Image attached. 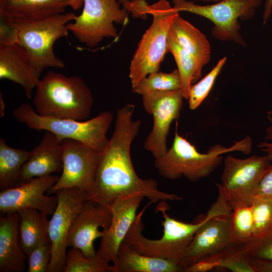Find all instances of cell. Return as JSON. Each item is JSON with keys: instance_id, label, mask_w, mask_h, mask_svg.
Instances as JSON below:
<instances>
[{"instance_id": "cell-1", "label": "cell", "mask_w": 272, "mask_h": 272, "mask_svg": "<svg viewBox=\"0 0 272 272\" xmlns=\"http://www.w3.org/2000/svg\"><path fill=\"white\" fill-rule=\"evenodd\" d=\"M135 107L127 104L117 111L111 138L101 154L95 184L89 200L110 206L116 199L140 196L152 203L180 200L182 197L160 190L155 180L139 177L133 168L130 147L141 124L133 120Z\"/></svg>"}, {"instance_id": "cell-2", "label": "cell", "mask_w": 272, "mask_h": 272, "mask_svg": "<svg viewBox=\"0 0 272 272\" xmlns=\"http://www.w3.org/2000/svg\"><path fill=\"white\" fill-rule=\"evenodd\" d=\"M167 201L159 202L156 210L161 212L163 234L158 239H150L142 234L144 225L142 217L150 201L138 214L122 243L138 253L182 263L187 250L198 229L210 217L215 214L208 211L206 216L196 223H185L169 216L166 211L169 209ZM184 269V268H183Z\"/></svg>"}, {"instance_id": "cell-3", "label": "cell", "mask_w": 272, "mask_h": 272, "mask_svg": "<svg viewBox=\"0 0 272 272\" xmlns=\"http://www.w3.org/2000/svg\"><path fill=\"white\" fill-rule=\"evenodd\" d=\"M173 142L162 156L155 159L154 165L162 177L175 180L184 177L195 182L209 176L222 163V155L234 151L250 153L251 140L247 137L229 148L220 144L212 146L206 153L198 152L195 147L177 131L176 123Z\"/></svg>"}, {"instance_id": "cell-4", "label": "cell", "mask_w": 272, "mask_h": 272, "mask_svg": "<svg viewBox=\"0 0 272 272\" xmlns=\"http://www.w3.org/2000/svg\"><path fill=\"white\" fill-rule=\"evenodd\" d=\"M36 89L33 102L40 116L84 120L90 114L92 94L79 77H67L49 71Z\"/></svg>"}, {"instance_id": "cell-5", "label": "cell", "mask_w": 272, "mask_h": 272, "mask_svg": "<svg viewBox=\"0 0 272 272\" xmlns=\"http://www.w3.org/2000/svg\"><path fill=\"white\" fill-rule=\"evenodd\" d=\"M144 15L150 14L153 21L144 33L132 57L129 77L132 88L149 74L159 71L167 51L169 29L179 14L167 0H158L152 5L146 3Z\"/></svg>"}, {"instance_id": "cell-6", "label": "cell", "mask_w": 272, "mask_h": 272, "mask_svg": "<svg viewBox=\"0 0 272 272\" xmlns=\"http://www.w3.org/2000/svg\"><path fill=\"white\" fill-rule=\"evenodd\" d=\"M13 114L17 121L31 129L50 131L61 142L65 139L80 141L100 153L109 142L106 133L113 119L112 113L107 111L85 121L44 117L29 103L22 104Z\"/></svg>"}, {"instance_id": "cell-7", "label": "cell", "mask_w": 272, "mask_h": 272, "mask_svg": "<svg viewBox=\"0 0 272 272\" xmlns=\"http://www.w3.org/2000/svg\"><path fill=\"white\" fill-rule=\"evenodd\" d=\"M76 17L69 13L39 20L13 18L17 43L25 50L40 77L46 68L64 67L63 61L54 53L53 45L60 38L67 36L66 25Z\"/></svg>"}, {"instance_id": "cell-8", "label": "cell", "mask_w": 272, "mask_h": 272, "mask_svg": "<svg viewBox=\"0 0 272 272\" xmlns=\"http://www.w3.org/2000/svg\"><path fill=\"white\" fill-rule=\"evenodd\" d=\"M173 9L203 17L212 22V35L221 41H231L246 46L238 21L251 19L261 0H220L214 4L199 5L187 0H172Z\"/></svg>"}, {"instance_id": "cell-9", "label": "cell", "mask_w": 272, "mask_h": 272, "mask_svg": "<svg viewBox=\"0 0 272 272\" xmlns=\"http://www.w3.org/2000/svg\"><path fill=\"white\" fill-rule=\"evenodd\" d=\"M118 0H83L82 13L66 27L82 43L91 48L104 38L118 37L114 23L125 25L128 11Z\"/></svg>"}, {"instance_id": "cell-10", "label": "cell", "mask_w": 272, "mask_h": 272, "mask_svg": "<svg viewBox=\"0 0 272 272\" xmlns=\"http://www.w3.org/2000/svg\"><path fill=\"white\" fill-rule=\"evenodd\" d=\"M270 162L265 155H252L245 159L231 155L225 157L221 182L217 186L231 210L251 205L257 186Z\"/></svg>"}, {"instance_id": "cell-11", "label": "cell", "mask_w": 272, "mask_h": 272, "mask_svg": "<svg viewBox=\"0 0 272 272\" xmlns=\"http://www.w3.org/2000/svg\"><path fill=\"white\" fill-rule=\"evenodd\" d=\"M53 193L57 196L58 201L49 222L51 255L48 272H64L68 235L74 220L89 196L77 187L60 189Z\"/></svg>"}, {"instance_id": "cell-12", "label": "cell", "mask_w": 272, "mask_h": 272, "mask_svg": "<svg viewBox=\"0 0 272 272\" xmlns=\"http://www.w3.org/2000/svg\"><path fill=\"white\" fill-rule=\"evenodd\" d=\"M61 145L62 173L47 192L51 194L60 189L77 187L86 192L89 198L94 188L101 153L75 140H63Z\"/></svg>"}, {"instance_id": "cell-13", "label": "cell", "mask_w": 272, "mask_h": 272, "mask_svg": "<svg viewBox=\"0 0 272 272\" xmlns=\"http://www.w3.org/2000/svg\"><path fill=\"white\" fill-rule=\"evenodd\" d=\"M143 105L153 117V126L144 142L145 149L158 158L167 151V138L170 125L178 118L184 99L182 90L152 91L142 95Z\"/></svg>"}, {"instance_id": "cell-14", "label": "cell", "mask_w": 272, "mask_h": 272, "mask_svg": "<svg viewBox=\"0 0 272 272\" xmlns=\"http://www.w3.org/2000/svg\"><path fill=\"white\" fill-rule=\"evenodd\" d=\"M59 176L47 175L33 178L0 192V211L3 214L18 212L24 209H34L52 215L56 208V195L49 196L44 193L58 181Z\"/></svg>"}, {"instance_id": "cell-15", "label": "cell", "mask_w": 272, "mask_h": 272, "mask_svg": "<svg viewBox=\"0 0 272 272\" xmlns=\"http://www.w3.org/2000/svg\"><path fill=\"white\" fill-rule=\"evenodd\" d=\"M111 219L110 207L86 200L72 224L67 239V247L80 250L87 257L96 256L94 242L104 234L103 230L100 231L99 228H108Z\"/></svg>"}, {"instance_id": "cell-16", "label": "cell", "mask_w": 272, "mask_h": 272, "mask_svg": "<svg viewBox=\"0 0 272 272\" xmlns=\"http://www.w3.org/2000/svg\"><path fill=\"white\" fill-rule=\"evenodd\" d=\"M144 197L132 196L116 199L110 206L112 213L109 227L104 234L96 254L106 262L112 263L118 249L134 222L137 211Z\"/></svg>"}, {"instance_id": "cell-17", "label": "cell", "mask_w": 272, "mask_h": 272, "mask_svg": "<svg viewBox=\"0 0 272 272\" xmlns=\"http://www.w3.org/2000/svg\"><path fill=\"white\" fill-rule=\"evenodd\" d=\"M230 214L211 217L198 229L184 258V271L195 262L234 246L231 238Z\"/></svg>"}, {"instance_id": "cell-18", "label": "cell", "mask_w": 272, "mask_h": 272, "mask_svg": "<svg viewBox=\"0 0 272 272\" xmlns=\"http://www.w3.org/2000/svg\"><path fill=\"white\" fill-rule=\"evenodd\" d=\"M25 50L18 43L0 44V79L22 86L31 99L40 79Z\"/></svg>"}, {"instance_id": "cell-19", "label": "cell", "mask_w": 272, "mask_h": 272, "mask_svg": "<svg viewBox=\"0 0 272 272\" xmlns=\"http://www.w3.org/2000/svg\"><path fill=\"white\" fill-rule=\"evenodd\" d=\"M61 142L52 132L45 131L40 143L30 152L21 172L22 183L30 179L62 172Z\"/></svg>"}, {"instance_id": "cell-20", "label": "cell", "mask_w": 272, "mask_h": 272, "mask_svg": "<svg viewBox=\"0 0 272 272\" xmlns=\"http://www.w3.org/2000/svg\"><path fill=\"white\" fill-rule=\"evenodd\" d=\"M83 5V0H3L0 1V17L42 19L63 14L68 7L76 11Z\"/></svg>"}, {"instance_id": "cell-21", "label": "cell", "mask_w": 272, "mask_h": 272, "mask_svg": "<svg viewBox=\"0 0 272 272\" xmlns=\"http://www.w3.org/2000/svg\"><path fill=\"white\" fill-rule=\"evenodd\" d=\"M27 256L19 239L18 212L0 218V272H22L26 270Z\"/></svg>"}, {"instance_id": "cell-22", "label": "cell", "mask_w": 272, "mask_h": 272, "mask_svg": "<svg viewBox=\"0 0 272 272\" xmlns=\"http://www.w3.org/2000/svg\"><path fill=\"white\" fill-rule=\"evenodd\" d=\"M112 272H182L183 268L176 262L141 254L122 243L112 264Z\"/></svg>"}, {"instance_id": "cell-23", "label": "cell", "mask_w": 272, "mask_h": 272, "mask_svg": "<svg viewBox=\"0 0 272 272\" xmlns=\"http://www.w3.org/2000/svg\"><path fill=\"white\" fill-rule=\"evenodd\" d=\"M168 36L203 67L211 59V50L206 35L179 15L173 21Z\"/></svg>"}, {"instance_id": "cell-24", "label": "cell", "mask_w": 272, "mask_h": 272, "mask_svg": "<svg viewBox=\"0 0 272 272\" xmlns=\"http://www.w3.org/2000/svg\"><path fill=\"white\" fill-rule=\"evenodd\" d=\"M19 217V239L26 255L37 246L50 242L47 216L34 209L18 212Z\"/></svg>"}, {"instance_id": "cell-25", "label": "cell", "mask_w": 272, "mask_h": 272, "mask_svg": "<svg viewBox=\"0 0 272 272\" xmlns=\"http://www.w3.org/2000/svg\"><path fill=\"white\" fill-rule=\"evenodd\" d=\"M30 152L9 146L0 139V189L16 187L22 183L21 169L28 160Z\"/></svg>"}, {"instance_id": "cell-26", "label": "cell", "mask_w": 272, "mask_h": 272, "mask_svg": "<svg viewBox=\"0 0 272 272\" xmlns=\"http://www.w3.org/2000/svg\"><path fill=\"white\" fill-rule=\"evenodd\" d=\"M167 51L174 58L181 79L183 96L188 100L191 86L201 78L203 67L169 36Z\"/></svg>"}, {"instance_id": "cell-27", "label": "cell", "mask_w": 272, "mask_h": 272, "mask_svg": "<svg viewBox=\"0 0 272 272\" xmlns=\"http://www.w3.org/2000/svg\"><path fill=\"white\" fill-rule=\"evenodd\" d=\"M231 238L234 246L242 245L253 237L254 223L250 205L233 208L230 216Z\"/></svg>"}, {"instance_id": "cell-28", "label": "cell", "mask_w": 272, "mask_h": 272, "mask_svg": "<svg viewBox=\"0 0 272 272\" xmlns=\"http://www.w3.org/2000/svg\"><path fill=\"white\" fill-rule=\"evenodd\" d=\"M180 89L182 90V84L176 69L169 73L159 71L151 73L132 88V91L142 95L152 91L167 92Z\"/></svg>"}, {"instance_id": "cell-29", "label": "cell", "mask_w": 272, "mask_h": 272, "mask_svg": "<svg viewBox=\"0 0 272 272\" xmlns=\"http://www.w3.org/2000/svg\"><path fill=\"white\" fill-rule=\"evenodd\" d=\"M112 265L96 254L93 257L85 256L80 250L71 247L67 251L64 272H112Z\"/></svg>"}, {"instance_id": "cell-30", "label": "cell", "mask_w": 272, "mask_h": 272, "mask_svg": "<svg viewBox=\"0 0 272 272\" xmlns=\"http://www.w3.org/2000/svg\"><path fill=\"white\" fill-rule=\"evenodd\" d=\"M250 206L254 223L253 238L259 237L272 230V198L254 196Z\"/></svg>"}, {"instance_id": "cell-31", "label": "cell", "mask_w": 272, "mask_h": 272, "mask_svg": "<svg viewBox=\"0 0 272 272\" xmlns=\"http://www.w3.org/2000/svg\"><path fill=\"white\" fill-rule=\"evenodd\" d=\"M226 60V57L220 59L207 75L198 82L191 85L188 99L190 109H196L208 96Z\"/></svg>"}, {"instance_id": "cell-32", "label": "cell", "mask_w": 272, "mask_h": 272, "mask_svg": "<svg viewBox=\"0 0 272 272\" xmlns=\"http://www.w3.org/2000/svg\"><path fill=\"white\" fill-rule=\"evenodd\" d=\"M239 246L250 258L272 260V230Z\"/></svg>"}, {"instance_id": "cell-33", "label": "cell", "mask_w": 272, "mask_h": 272, "mask_svg": "<svg viewBox=\"0 0 272 272\" xmlns=\"http://www.w3.org/2000/svg\"><path fill=\"white\" fill-rule=\"evenodd\" d=\"M219 268L233 272H255L248 257L239 246H233L226 251Z\"/></svg>"}, {"instance_id": "cell-34", "label": "cell", "mask_w": 272, "mask_h": 272, "mask_svg": "<svg viewBox=\"0 0 272 272\" xmlns=\"http://www.w3.org/2000/svg\"><path fill=\"white\" fill-rule=\"evenodd\" d=\"M51 255L50 242L41 244L33 249L27 256V272H48Z\"/></svg>"}, {"instance_id": "cell-35", "label": "cell", "mask_w": 272, "mask_h": 272, "mask_svg": "<svg viewBox=\"0 0 272 272\" xmlns=\"http://www.w3.org/2000/svg\"><path fill=\"white\" fill-rule=\"evenodd\" d=\"M227 250L208 256L195 262L186 267L184 272H206L219 268Z\"/></svg>"}, {"instance_id": "cell-36", "label": "cell", "mask_w": 272, "mask_h": 272, "mask_svg": "<svg viewBox=\"0 0 272 272\" xmlns=\"http://www.w3.org/2000/svg\"><path fill=\"white\" fill-rule=\"evenodd\" d=\"M254 196L272 198V164L266 169L255 191Z\"/></svg>"}, {"instance_id": "cell-37", "label": "cell", "mask_w": 272, "mask_h": 272, "mask_svg": "<svg viewBox=\"0 0 272 272\" xmlns=\"http://www.w3.org/2000/svg\"><path fill=\"white\" fill-rule=\"evenodd\" d=\"M266 117L269 125L265 128L264 140L258 143L257 147L272 161V110L267 112Z\"/></svg>"}, {"instance_id": "cell-38", "label": "cell", "mask_w": 272, "mask_h": 272, "mask_svg": "<svg viewBox=\"0 0 272 272\" xmlns=\"http://www.w3.org/2000/svg\"><path fill=\"white\" fill-rule=\"evenodd\" d=\"M248 258L255 272H272V260Z\"/></svg>"}, {"instance_id": "cell-39", "label": "cell", "mask_w": 272, "mask_h": 272, "mask_svg": "<svg viewBox=\"0 0 272 272\" xmlns=\"http://www.w3.org/2000/svg\"><path fill=\"white\" fill-rule=\"evenodd\" d=\"M206 2H218L220 0H199ZM272 12V0H265L263 13V23L265 24L270 18Z\"/></svg>"}, {"instance_id": "cell-40", "label": "cell", "mask_w": 272, "mask_h": 272, "mask_svg": "<svg viewBox=\"0 0 272 272\" xmlns=\"http://www.w3.org/2000/svg\"><path fill=\"white\" fill-rule=\"evenodd\" d=\"M119 3L122 6L129 2L131 0H118Z\"/></svg>"}]
</instances>
